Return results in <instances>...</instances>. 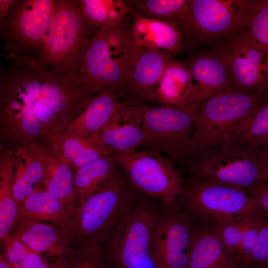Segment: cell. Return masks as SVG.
I'll use <instances>...</instances> for the list:
<instances>
[{"mask_svg": "<svg viewBox=\"0 0 268 268\" xmlns=\"http://www.w3.org/2000/svg\"><path fill=\"white\" fill-rule=\"evenodd\" d=\"M47 141L46 144L36 140L28 146L42 164L43 183L46 189L66 210L76 200L74 185L75 171Z\"/></svg>", "mask_w": 268, "mask_h": 268, "instance_id": "2e32d148", "label": "cell"}, {"mask_svg": "<svg viewBox=\"0 0 268 268\" xmlns=\"http://www.w3.org/2000/svg\"><path fill=\"white\" fill-rule=\"evenodd\" d=\"M160 203L143 195L128 215L99 245L104 268H156L151 236Z\"/></svg>", "mask_w": 268, "mask_h": 268, "instance_id": "8992f818", "label": "cell"}, {"mask_svg": "<svg viewBox=\"0 0 268 268\" xmlns=\"http://www.w3.org/2000/svg\"><path fill=\"white\" fill-rule=\"evenodd\" d=\"M88 20L100 28L120 21L132 10L127 1L122 0H78Z\"/></svg>", "mask_w": 268, "mask_h": 268, "instance_id": "f1b7e54d", "label": "cell"}, {"mask_svg": "<svg viewBox=\"0 0 268 268\" xmlns=\"http://www.w3.org/2000/svg\"><path fill=\"white\" fill-rule=\"evenodd\" d=\"M130 18L132 33L138 47L172 56L183 49L184 37L176 23L148 18L133 9Z\"/></svg>", "mask_w": 268, "mask_h": 268, "instance_id": "ac0fdd59", "label": "cell"}, {"mask_svg": "<svg viewBox=\"0 0 268 268\" xmlns=\"http://www.w3.org/2000/svg\"><path fill=\"white\" fill-rule=\"evenodd\" d=\"M240 268H250L248 266L243 265V266Z\"/></svg>", "mask_w": 268, "mask_h": 268, "instance_id": "7bdbcfd3", "label": "cell"}, {"mask_svg": "<svg viewBox=\"0 0 268 268\" xmlns=\"http://www.w3.org/2000/svg\"><path fill=\"white\" fill-rule=\"evenodd\" d=\"M188 64L192 85L191 104L194 109L215 93L232 86L225 64L213 53L197 56Z\"/></svg>", "mask_w": 268, "mask_h": 268, "instance_id": "44dd1931", "label": "cell"}, {"mask_svg": "<svg viewBox=\"0 0 268 268\" xmlns=\"http://www.w3.org/2000/svg\"><path fill=\"white\" fill-rule=\"evenodd\" d=\"M200 226L182 210L161 202L154 221L151 252L156 268H187Z\"/></svg>", "mask_w": 268, "mask_h": 268, "instance_id": "4fadbf2b", "label": "cell"}, {"mask_svg": "<svg viewBox=\"0 0 268 268\" xmlns=\"http://www.w3.org/2000/svg\"><path fill=\"white\" fill-rule=\"evenodd\" d=\"M14 0H0V20H2Z\"/></svg>", "mask_w": 268, "mask_h": 268, "instance_id": "60d3db41", "label": "cell"}, {"mask_svg": "<svg viewBox=\"0 0 268 268\" xmlns=\"http://www.w3.org/2000/svg\"><path fill=\"white\" fill-rule=\"evenodd\" d=\"M111 155L138 192L164 205L177 204L185 182L167 157L152 150Z\"/></svg>", "mask_w": 268, "mask_h": 268, "instance_id": "8fae6325", "label": "cell"}, {"mask_svg": "<svg viewBox=\"0 0 268 268\" xmlns=\"http://www.w3.org/2000/svg\"><path fill=\"white\" fill-rule=\"evenodd\" d=\"M225 64L235 89L268 97V59L251 42L247 29L212 52Z\"/></svg>", "mask_w": 268, "mask_h": 268, "instance_id": "5bb4252c", "label": "cell"}, {"mask_svg": "<svg viewBox=\"0 0 268 268\" xmlns=\"http://www.w3.org/2000/svg\"><path fill=\"white\" fill-rule=\"evenodd\" d=\"M101 142L111 153H127L143 145L144 133L139 106L127 105L102 130Z\"/></svg>", "mask_w": 268, "mask_h": 268, "instance_id": "ffe728a7", "label": "cell"}, {"mask_svg": "<svg viewBox=\"0 0 268 268\" xmlns=\"http://www.w3.org/2000/svg\"><path fill=\"white\" fill-rule=\"evenodd\" d=\"M192 90L189 64L172 60L167 65L158 85V103L195 111L191 104Z\"/></svg>", "mask_w": 268, "mask_h": 268, "instance_id": "603a6c76", "label": "cell"}, {"mask_svg": "<svg viewBox=\"0 0 268 268\" xmlns=\"http://www.w3.org/2000/svg\"><path fill=\"white\" fill-rule=\"evenodd\" d=\"M233 144L260 148L268 144V98L256 110Z\"/></svg>", "mask_w": 268, "mask_h": 268, "instance_id": "1f68e13d", "label": "cell"}, {"mask_svg": "<svg viewBox=\"0 0 268 268\" xmlns=\"http://www.w3.org/2000/svg\"><path fill=\"white\" fill-rule=\"evenodd\" d=\"M268 98L230 86L201 102L195 112L190 154L233 144L248 120Z\"/></svg>", "mask_w": 268, "mask_h": 268, "instance_id": "277c9868", "label": "cell"}, {"mask_svg": "<svg viewBox=\"0 0 268 268\" xmlns=\"http://www.w3.org/2000/svg\"><path fill=\"white\" fill-rule=\"evenodd\" d=\"M172 56L151 49L142 48L136 60L124 79L119 98L129 106L158 103L159 82Z\"/></svg>", "mask_w": 268, "mask_h": 268, "instance_id": "9a60e30c", "label": "cell"}, {"mask_svg": "<svg viewBox=\"0 0 268 268\" xmlns=\"http://www.w3.org/2000/svg\"><path fill=\"white\" fill-rule=\"evenodd\" d=\"M0 254L12 268H32L51 259L33 251L13 234L9 233L0 239Z\"/></svg>", "mask_w": 268, "mask_h": 268, "instance_id": "4dcf8cb0", "label": "cell"}, {"mask_svg": "<svg viewBox=\"0 0 268 268\" xmlns=\"http://www.w3.org/2000/svg\"><path fill=\"white\" fill-rule=\"evenodd\" d=\"M247 31L252 43L268 59V0H258Z\"/></svg>", "mask_w": 268, "mask_h": 268, "instance_id": "d6a6232c", "label": "cell"}, {"mask_svg": "<svg viewBox=\"0 0 268 268\" xmlns=\"http://www.w3.org/2000/svg\"><path fill=\"white\" fill-rule=\"evenodd\" d=\"M242 260L230 252L210 229L200 227L187 268H240Z\"/></svg>", "mask_w": 268, "mask_h": 268, "instance_id": "7402d4cb", "label": "cell"}, {"mask_svg": "<svg viewBox=\"0 0 268 268\" xmlns=\"http://www.w3.org/2000/svg\"><path fill=\"white\" fill-rule=\"evenodd\" d=\"M66 260L65 256L55 260L50 261L32 268H65Z\"/></svg>", "mask_w": 268, "mask_h": 268, "instance_id": "f35d334b", "label": "cell"}, {"mask_svg": "<svg viewBox=\"0 0 268 268\" xmlns=\"http://www.w3.org/2000/svg\"><path fill=\"white\" fill-rule=\"evenodd\" d=\"M119 168L114 158L109 155L76 170L74 176L76 200L73 205L82 202L96 192Z\"/></svg>", "mask_w": 268, "mask_h": 268, "instance_id": "83f0119b", "label": "cell"}, {"mask_svg": "<svg viewBox=\"0 0 268 268\" xmlns=\"http://www.w3.org/2000/svg\"><path fill=\"white\" fill-rule=\"evenodd\" d=\"M65 257V268H104L98 244L72 246Z\"/></svg>", "mask_w": 268, "mask_h": 268, "instance_id": "836d02e7", "label": "cell"}, {"mask_svg": "<svg viewBox=\"0 0 268 268\" xmlns=\"http://www.w3.org/2000/svg\"><path fill=\"white\" fill-rule=\"evenodd\" d=\"M10 233L33 251L52 260L64 257L72 246L63 228L50 222L38 220L16 222Z\"/></svg>", "mask_w": 268, "mask_h": 268, "instance_id": "d6986e66", "label": "cell"}, {"mask_svg": "<svg viewBox=\"0 0 268 268\" xmlns=\"http://www.w3.org/2000/svg\"><path fill=\"white\" fill-rule=\"evenodd\" d=\"M15 155L14 148L0 146V239L10 233L16 223L17 207L13 193Z\"/></svg>", "mask_w": 268, "mask_h": 268, "instance_id": "484cf974", "label": "cell"}, {"mask_svg": "<svg viewBox=\"0 0 268 268\" xmlns=\"http://www.w3.org/2000/svg\"><path fill=\"white\" fill-rule=\"evenodd\" d=\"M54 0H14L0 20L2 56L33 58L45 40Z\"/></svg>", "mask_w": 268, "mask_h": 268, "instance_id": "30bf717a", "label": "cell"}, {"mask_svg": "<svg viewBox=\"0 0 268 268\" xmlns=\"http://www.w3.org/2000/svg\"><path fill=\"white\" fill-rule=\"evenodd\" d=\"M142 195L119 168L93 194L66 209L61 227L73 246L99 245L128 215Z\"/></svg>", "mask_w": 268, "mask_h": 268, "instance_id": "7a4b0ae2", "label": "cell"}, {"mask_svg": "<svg viewBox=\"0 0 268 268\" xmlns=\"http://www.w3.org/2000/svg\"><path fill=\"white\" fill-rule=\"evenodd\" d=\"M14 151L13 193L18 209L36 187L43 183V170L40 161L28 145L15 147Z\"/></svg>", "mask_w": 268, "mask_h": 268, "instance_id": "d4e9b609", "label": "cell"}, {"mask_svg": "<svg viewBox=\"0 0 268 268\" xmlns=\"http://www.w3.org/2000/svg\"><path fill=\"white\" fill-rule=\"evenodd\" d=\"M268 220V217L263 210L250 219L242 233L236 252V255L242 260L243 264L247 262L256 247L261 230Z\"/></svg>", "mask_w": 268, "mask_h": 268, "instance_id": "e575fe53", "label": "cell"}, {"mask_svg": "<svg viewBox=\"0 0 268 268\" xmlns=\"http://www.w3.org/2000/svg\"><path fill=\"white\" fill-rule=\"evenodd\" d=\"M98 29L87 18L78 0H54L42 48L35 58L43 66L78 77L84 47Z\"/></svg>", "mask_w": 268, "mask_h": 268, "instance_id": "5b68a950", "label": "cell"}, {"mask_svg": "<svg viewBox=\"0 0 268 268\" xmlns=\"http://www.w3.org/2000/svg\"><path fill=\"white\" fill-rule=\"evenodd\" d=\"M144 133L143 145L172 162L190 154L195 128V111L177 106H139Z\"/></svg>", "mask_w": 268, "mask_h": 268, "instance_id": "7c38bea8", "label": "cell"}, {"mask_svg": "<svg viewBox=\"0 0 268 268\" xmlns=\"http://www.w3.org/2000/svg\"><path fill=\"white\" fill-rule=\"evenodd\" d=\"M129 6L143 16L180 23L187 10L189 0H142L128 1ZM127 2V3H128Z\"/></svg>", "mask_w": 268, "mask_h": 268, "instance_id": "f546056e", "label": "cell"}, {"mask_svg": "<svg viewBox=\"0 0 268 268\" xmlns=\"http://www.w3.org/2000/svg\"><path fill=\"white\" fill-rule=\"evenodd\" d=\"M130 13L99 28L84 47L77 76L97 94L111 91L119 97L126 75L141 51L132 33Z\"/></svg>", "mask_w": 268, "mask_h": 268, "instance_id": "3957f363", "label": "cell"}, {"mask_svg": "<svg viewBox=\"0 0 268 268\" xmlns=\"http://www.w3.org/2000/svg\"><path fill=\"white\" fill-rule=\"evenodd\" d=\"M258 0H189L178 24L184 37L217 46L247 29Z\"/></svg>", "mask_w": 268, "mask_h": 268, "instance_id": "ba28073f", "label": "cell"}, {"mask_svg": "<svg viewBox=\"0 0 268 268\" xmlns=\"http://www.w3.org/2000/svg\"><path fill=\"white\" fill-rule=\"evenodd\" d=\"M177 203L204 227L246 218L262 210L255 198L243 190L196 178L185 184Z\"/></svg>", "mask_w": 268, "mask_h": 268, "instance_id": "52a82bcc", "label": "cell"}, {"mask_svg": "<svg viewBox=\"0 0 268 268\" xmlns=\"http://www.w3.org/2000/svg\"><path fill=\"white\" fill-rule=\"evenodd\" d=\"M65 214L64 207L42 183L18 208L16 223L38 220L61 226L64 222Z\"/></svg>", "mask_w": 268, "mask_h": 268, "instance_id": "4316f807", "label": "cell"}, {"mask_svg": "<svg viewBox=\"0 0 268 268\" xmlns=\"http://www.w3.org/2000/svg\"><path fill=\"white\" fill-rule=\"evenodd\" d=\"M127 105L115 93L101 92L94 96L60 133L100 141L102 130Z\"/></svg>", "mask_w": 268, "mask_h": 268, "instance_id": "e0dca14e", "label": "cell"}, {"mask_svg": "<svg viewBox=\"0 0 268 268\" xmlns=\"http://www.w3.org/2000/svg\"><path fill=\"white\" fill-rule=\"evenodd\" d=\"M253 216L207 228L210 229L218 236L223 244L230 252L236 255L242 233Z\"/></svg>", "mask_w": 268, "mask_h": 268, "instance_id": "d590c367", "label": "cell"}, {"mask_svg": "<svg viewBox=\"0 0 268 268\" xmlns=\"http://www.w3.org/2000/svg\"><path fill=\"white\" fill-rule=\"evenodd\" d=\"M243 265L250 268H268V220L261 230L256 247Z\"/></svg>", "mask_w": 268, "mask_h": 268, "instance_id": "8d00e7d4", "label": "cell"}, {"mask_svg": "<svg viewBox=\"0 0 268 268\" xmlns=\"http://www.w3.org/2000/svg\"><path fill=\"white\" fill-rule=\"evenodd\" d=\"M0 268H12L1 254L0 255Z\"/></svg>", "mask_w": 268, "mask_h": 268, "instance_id": "b9f144b4", "label": "cell"}, {"mask_svg": "<svg viewBox=\"0 0 268 268\" xmlns=\"http://www.w3.org/2000/svg\"><path fill=\"white\" fill-rule=\"evenodd\" d=\"M0 70V103L35 115L43 137L59 133L97 94L76 76L33 58H8Z\"/></svg>", "mask_w": 268, "mask_h": 268, "instance_id": "6da1fadb", "label": "cell"}, {"mask_svg": "<svg viewBox=\"0 0 268 268\" xmlns=\"http://www.w3.org/2000/svg\"><path fill=\"white\" fill-rule=\"evenodd\" d=\"M261 150L240 144L208 149L194 155L192 171L196 179L236 188L251 195L260 184L266 183Z\"/></svg>", "mask_w": 268, "mask_h": 268, "instance_id": "9c48e42d", "label": "cell"}, {"mask_svg": "<svg viewBox=\"0 0 268 268\" xmlns=\"http://www.w3.org/2000/svg\"><path fill=\"white\" fill-rule=\"evenodd\" d=\"M44 137L75 171L98 158L111 155L110 150L96 139L60 133Z\"/></svg>", "mask_w": 268, "mask_h": 268, "instance_id": "cb8c5ba5", "label": "cell"}, {"mask_svg": "<svg viewBox=\"0 0 268 268\" xmlns=\"http://www.w3.org/2000/svg\"><path fill=\"white\" fill-rule=\"evenodd\" d=\"M261 153L264 166L266 183H268V144L262 147Z\"/></svg>", "mask_w": 268, "mask_h": 268, "instance_id": "ab89813d", "label": "cell"}, {"mask_svg": "<svg viewBox=\"0 0 268 268\" xmlns=\"http://www.w3.org/2000/svg\"><path fill=\"white\" fill-rule=\"evenodd\" d=\"M260 207L268 217V183L260 184L252 193Z\"/></svg>", "mask_w": 268, "mask_h": 268, "instance_id": "74e56055", "label": "cell"}]
</instances>
